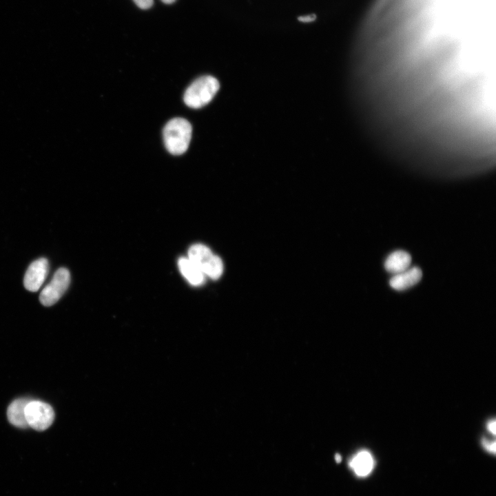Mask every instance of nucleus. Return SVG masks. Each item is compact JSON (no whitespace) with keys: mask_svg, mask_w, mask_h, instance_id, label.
Segmentation results:
<instances>
[{"mask_svg":"<svg viewBox=\"0 0 496 496\" xmlns=\"http://www.w3.org/2000/svg\"><path fill=\"white\" fill-rule=\"evenodd\" d=\"M495 424L496 423L495 420H490L487 424L488 430L493 435H495Z\"/></svg>","mask_w":496,"mask_h":496,"instance_id":"15","label":"nucleus"},{"mask_svg":"<svg viewBox=\"0 0 496 496\" xmlns=\"http://www.w3.org/2000/svg\"><path fill=\"white\" fill-rule=\"evenodd\" d=\"M30 400L27 399H17L14 400L8 406L7 416L9 422L14 426L25 428L28 427L26 422L25 409Z\"/></svg>","mask_w":496,"mask_h":496,"instance_id":"11","label":"nucleus"},{"mask_svg":"<svg viewBox=\"0 0 496 496\" xmlns=\"http://www.w3.org/2000/svg\"><path fill=\"white\" fill-rule=\"evenodd\" d=\"M422 273L417 267L409 269L393 276L390 280L391 287L397 291L407 289L420 282Z\"/></svg>","mask_w":496,"mask_h":496,"instance_id":"7","label":"nucleus"},{"mask_svg":"<svg viewBox=\"0 0 496 496\" xmlns=\"http://www.w3.org/2000/svg\"><path fill=\"white\" fill-rule=\"evenodd\" d=\"M163 3L166 4H171L174 3L176 0H161Z\"/></svg>","mask_w":496,"mask_h":496,"instance_id":"17","label":"nucleus"},{"mask_svg":"<svg viewBox=\"0 0 496 496\" xmlns=\"http://www.w3.org/2000/svg\"><path fill=\"white\" fill-rule=\"evenodd\" d=\"M25 414L28 426L39 431L49 428L54 419L52 406L39 400H30L25 406Z\"/></svg>","mask_w":496,"mask_h":496,"instance_id":"4","label":"nucleus"},{"mask_svg":"<svg viewBox=\"0 0 496 496\" xmlns=\"http://www.w3.org/2000/svg\"><path fill=\"white\" fill-rule=\"evenodd\" d=\"M316 19V15L315 14H310L307 15L300 16L298 20L302 23H311Z\"/></svg>","mask_w":496,"mask_h":496,"instance_id":"14","label":"nucleus"},{"mask_svg":"<svg viewBox=\"0 0 496 496\" xmlns=\"http://www.w3.org/2000/svg\"><path fill=\"white\" fill-rule=\"evenodd\" d=\"M482 445L487 451L493 454L495 453L496 444L495 441L491 442L485 438L482 440Z\"/></svg>","mask_w":496,"mask_h":496,"instance_id":"12","label":"nucleus"},{"mask_svg":"<svg viewBox=\"0 0 496 496\" xmlns=\"http://www.w3.org/2000/svg\"><path fill=\"white\" fill-rule=\"evenodd\" d=\"M189 258L204 273L213 280L218 279L223 271V263L220 257L214 255L205 245L197 243L189 250Z\"/></svg>","mask_w":496,"mask_h":496,"instance_id":"3","label":"nucleus"},{"mask_svg":"<svg viewBox=\"0 0 496 496\" xmlns=\"http://www.w3.org/2000/svg\"><path fill=\"white\" fill-rule=\"evenodd\" d=\"M411 263L410 254L406 251L398 250L392 252L386 258L384 267L387 271L395 275L409 269Z\"/></svg>","mask_w":496,"mask_h":496,"instance_id":"10","label":"nucleus"},{"mask_svg":"<svg viewBox=\"0 0 496 496\" xmlns=\"http://www.w3.org/2000/svg\"><path fill=\"white\" fill-rule=\"evenodd\" d=\"M335 459L336 462L340 463V462H341V460H342V457H341V455H340V454H338V453L335 454Z\"/></svg>","mask_w":496,"mask_h":496,"instance_id":"16","label":"nucleus"},{"mask_svg":"<svg viewBox=\"0 0 496 496\" xmlns=\"http://www.w3.org/2000/svg\"><path fill=\"white\" fill-rule=\"evenodd\" d=\"M48 272L49 262L46 258H41L33 261L25 273V288L30 291H37L43 284Z\"/></svg>","mask_w":496,"mask_h":496,"instance_id":"6","label":"nucleus"},{"mask_svg":"<svg viewBox=\"0 0 496 496\" xmlns=\"http://www.w3.org/2000/svg\"><path fill=\"white\" fill-rule=\"evenodd\" d=\"M192 127L190 123L183 118H174L163 128V140L167 151L174 155L185 153L188 149Z\"/></svg>","mask_w":496,"mask_h":496,"instance_id":"1","label":"nucleus"},{"mask_svg":"<svg viewBox=\"0 0 496 496\" xmlns=\"http://www.w3.org/2000/svg\"><path fill=\"white\" fill-rule=\"evenodd\" d=\"M349 466L357 476L364 477L368 476L373 471L375 461L369 451L362 450L351 458Z\"/></svg>","mask_w":496,"mask_h":496,"instance_id":"8","label":"nucleus"},{"mask_svg":"<svg viewBox=\"0 0 496 496\" xmlns=\"http://www.w3.org/2000/svg\"><path fill=\"white\" fill-rule=\"evenodd\" d=\"M220 87L218 81L211 76H203L196 79L185 90L183 101L192 108H200L208 104Z\"/></svg>","mask_w":496,"mask_h":496,"instance_id":"2","label":"nucleus"},{"mask_svg":"<svg viewBox=\"0 0 496 496\" xmlns=\"http://www.w3.org/2000/svg\"><path fill=\"white\" fill-rule=\"evenodd\" d=\"M70 283L68 269L61 267L56 270L51 281L43 289L39 296L41 303L50 307L56 303L68 289Z\"/></svg>","mask_w":496,"mask_h":496,"instance_id":"5","label":"nucleus"},{"mask_svg":"<svg viewBox=\"0 0 496 496\" xmlns=\"http://www.w3.org/2000/svg\"><path fill=\"white\" fill-rule=\"evenodd\" d=\"M178 266L181 274L192 285L200 286L204 283L205 276L189 258H180Z\"/></svg>","mask_w":496,"mask_h":496,"instance_id":"9","label":"nucleus"},{"mask_svg":"<svg viewBox=\"0 0 496 496\" xmlns=\"http://www.w3.org/2000/svg\"><path fill=\"white\" fill-rule=\"evenodd\" d=\"M136 5L141 9L146 10L153 5V0H133Z\"/></svg>","mask_w":496,"mask_h":496,"instance_id":"13","label":"nucleus"}]
</instances>
